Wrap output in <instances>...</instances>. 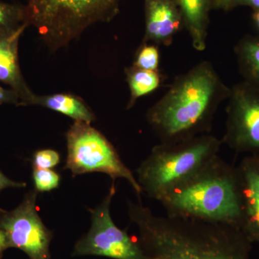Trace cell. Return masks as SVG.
Here are the masks:
<instances>
[{
	"label": "cell",
	"instance_id": "obj_1",
	"mask_svg": "<svg viewBox=\"0 0 259 259\" xmlns=\"http://www.w3.org/2000/svg\"><path fill=\"white\" fill-rule=\"evenodd\" d=\"M127 209L143 259H251L253 243L238 227L157 215L141 200Z\"/></svg>",
	"mask_w": 259,
	"mask_h": 259
},
{
	"label": "cell",
	"instance_id": "obj_2",
	"mask_svg": "<svg viewBox=\"0 0 259 259\" xmlns=\"http://www.w3.org/2000/svg\"><path fill=\"white\" fill-rule=\"evenodd\" d=\"M230 89L210 63H199L178 76L147 112V120L161 143L176 142L206 134Z\"/></svg>",
	"mask_w": 259,
	"mask_h": 259
},
{
	"label": "cell",
	"instance_id": "obj_3",
	"mask_svg": "<svg viewBox=\"0 0 259 259\" xmlns=\"http://www.w3.org/2000/svg\"><path fill=\"white\" fill-rule=\"evenodd\" d=\"M158 202L166 215L239 228L236 167L219 156L168 191Z\"/></svg>",
	"mask_w": 259,
	"mask_h": 259
},
{
	"label": "cell",
	"instance_id": "obj_4",
	"mask_svg": "<svg viewBox=\"0 0 259 259\" xmlns=\"http://www.w3.org/2000/svg\"><path fill=\"white\" fill-rule=\"evenodd\" d=\"M222 141L208 134L154 146L136 170L142 192L159 200L170 190L217 157Z\"/></svg>",
	"mask_w": 259,
	"mask_h": 259
},
{
	"label": "cell",
	"instance_id": "obj_5",
	"mask_svg": "<svg viewBox=\"0 0 259 259\" xmlns=\"http://www.w3.org/2000/svg\"><path fill=\"white\" fill-rule=\"evenodd\" d=\"M120 0H28L26 23L36 29L54 52L76 40L89 27L112 20Z\"/></svg>",
	"mask_w": 259,
	"mask_h": 259
},
{
	"label": "cell",
	"instance_id": "obj_6",
	"mask_svg": "<svg viewBox=\"0 0 259 259\" xmlns=\"http://www.w3.org/2000/svg\"><path fill=\"white\" fill-rule=\"evenodd\" d=\"M66 169L74 176L100 172L111 177L113 182L124 179L141 200L143 192L137 179L121 160L111 143L91 124L74 121L66 133Z\"/></svg>",
	"mask_w": 259,
	"mask_h": 259
},
{
	"label": "cell",
	"instance_id": "obj_7",
	"mask_svg": "<svg viewBox=\"0 0 259 259\" xmlns=\"http://www.w3.org/2000/svg\"><path fill=\"white\" fill-rule=\"evenodd\" d=\"M115 182L96 208L90 209L92 224L88 233L76 242L72 256L107 257L112 259H143L137 240L120 229L112 221L110 204L115 195Z\"/></svg>",
	"mask_w": 259,
	"mask_h": 259
},
{
	"label": "cell",
	"instance_id": "obj_8",
	"mask_svg": "<svg viewBox=\"0 0 259 259\" xmlns=\"http://www.w3.org/2000/svg\"><path fill=\"white\" fill-rule=\"evenodd\" d=\"M37 191H30L12 210L0 209V228L10 248L22 250L30 259H51L53 235L37 211Z\"/></svg>",
	"mask_w": 259,
	"mask_h": 259
},
{
	"label": "cell",
	"instance_id": "obj_9",
	"mask_svg": "<svg viewBox=\"0 0 259 259\" xmlns=\"http://www.w3.org/2000/svg\"><path fill=\"white\" fill-rule=\"evenodd\" d=\"M222 143L233 151L259 153V90L244 82L230 89Z\"/></svg>",
	"mask_w": 259,
	"mask_h": 259
},
{
	"label": "cell",
	"instance_id": "obj_10",
	"mask_svg": "<svg viewBox=\"0 0 259 259\" xmlns=\"http://www.w3.org/2000/svg\"><path fill=\"white\" fill-rule=\"evenodd\" d=\"M236 171L239 195V228L253 244L259 243V153L243 158Z\"/></svg>",
	"mask_w": 259,
	"mask_h": 259
},
{
	"label": "cell",
	"instance_id": "obj_11",
	"mask_svg": "<svg viewBox=\"0 0 259 259\" xmlns=\"http://www.w3.org/2000/svg\"><path fill=\"white\" fill-rule=\"evenodd\" d=\"M27 27L0 35V81L18 95L21 106L35 105L37 96L25 81L19 62V41Z\"/></svg>",
	"mask_w": 259,
	"mask_h": 259
},
{
	"label": "cell",
	"instance_id": "obj_12",
	"mask_svg": "<svg viewBox=\"0 0 259 259\" xmlns=\"http://www.w3.org/2000/svg\"><path fill=\"white\" fill-rule=\"evenodd\" d=\"M182 14L176 2L146 0V26L144 42L168 46L180 30Z\"/></svg>",
	"mask_w": 259,
	"mask_h": 259
},
{
	"label": "cell",
	"instance_id": "obj_13",
	"mask_svg": "<svg viewBox=\"0 0 259 259\" xmlns=\"http://www.w3.org/2000/svg\"><path fill=\"white\" fill-rule=\"evenodd\" d=\"M190 35L192 47L203 51L207 47L209 0H176Z\"/></svg>",
	"mask_w": 259,
	"mask_h": 259
},
{
	"label": "cell",
	"instance_id": "obj_14",
	"mask_svg": "<svg viewBox=\"0 0 259 259\" xmlns=\"http://www.w3.org/2000/svg\"><path fill=\"white\" fill-rule=\"evenodd\" d=\"M35 105H39L71 117L74 121L92 124L95 114L80 97L71 94L57 93L37 96Z\"/></svg>",
	"mask_w": 259,
	"mask_h": 259
},
{
	"label": "cell",
	"instance_id": "obj_15",
	"mask_svg": "<svg viewBox=\"0 0 259 259\" xmlns=\"http://www.w3.org/2000/svg\"><path fill=\"white\" fill-rule=\"evenodd\" d=\"M235 52L244 82L259 90V37L242 39Z\"/></svg>",
	"mask_w": 259,
	"mask_h": 259
},
{
	"label": "cell",
	"instance_id": "obj_16",
	"mask_svg": "<svg viewBox=\"0 0 259 259\" xmlns=\"http://www.w3.org/2000/svg\"><path fill=\"white\" fill-rule=\"evenodd\" d=\"M125 73L131 94L127 109L134 107L141 97L157 90L161 83V75L158 71L141 69L132 66L125 70Z\"/></svg>",
	"mask_w": 259,
	"mask_h": 259
},
{
	"label": "cell",
	"instance_id": "obj_17",
	"mask_svg": "<svg viewBox=\"0 0 259 259\" xmlns=\"http://www.w3.org/2000/svg\"><path fill=\"white\" fill-rule=\"evenodd\" d=\"M25 25H28L25 6L0 1V35L14 32Z\"/></svg>",
	"mask_w": 259,
	"mask_h": 259
},
{
	"label": "cell",
	"instance_id": "obj_18",
	"mask_svg": "<svg viewBox=\"0 0 259 259\" xmlns=\"http://www.w3.org/2000/svg\"><path fill=\"white\" fill-rule=\"evenodd\" d=\"M159 64V52L156 45L144 42L140 47L133 66L139 69L158 71Z\"/></svg>",
	"mask_w": 259,
	"mask_h": 259
},
{
	"label": "cell",
	"instance_id": "obj_19",
	"mask_svg": "<svg viewBox=\"0 0 259 259\" xmlns=\"http://www.w3.org/2000/svg\"><path fill=\"white\" fill-rule=\"evenodd\" d=\"M32 180L35 190L38 192H46L58 188L61 178L59 174L54 170L33 168Z\"/></svg>",
	"mask_w": 259,
	"mask_h": 259
},
{
	"label": "cell",
	"instance_id": "obj_20",
	"mask_svg": "<svg viewBox=\"0 0 259 259\" xmlns=\"http://www.w3.org/2000/svg\"><path fill=\"white\" fill-rule=\"evenodd\" d=\"M60 163V155L53 149H42L36 151L32 158V167L44 169H52Z\"/></svg>",
	"mask_w": 259,
	"mask_h": 259
},
{
	"label": "cell",
	"instance_id": "obj_21",
	"mask_svg": "<svg viewBox=\"0 0 259 259\" xmlns=\"http://www.w3.org/2000/svg\"><path fill=\"white\" fill-rule=\"evenodd\" d=\"M5 104L21 106L18 95L11 89H5L0 85V105Z\"/></svg>",
	"mask_w": 259,
	"mask_h": 259
},
{
	"label": "cell",
	"instance_id": "obj_22",
	"mask_svg": "<svg viewBox=\"0 0 259 259\" xmlns=\"http://www.w3.org/2000/svg\"><path fill=\"white\" fill-rule=\"evenodd\" d=\"M26 187L25 182H16L5 175L0 171V192L8 188H24Z\"/></svg>",
	"mask_w": 259,
	"mask_h": 259
},
{
	"label": "cell",
	"instance_id": "obj_23",
	"mask_svg": "<svg viewBox=\"0 0 259 259\" xmlns=\"http://www.w3.org/2000/svg\"><path fill=\"white\" fill-rule=\"evenodd\" d=\"M10 248L9 243H8V238L6 234L3 229L0 228V258L3 255L4 252L7 249Z\"/></svg>",
	"mask_w": 259,
	"mask_h": 259
},
{
	"label": "cell",
	"instance_id": "obj_24",
	"mask_svg": "<svg viewBox=\"0 0 259 259\" xmlns=\"http://www.w3.org/2000/svg\"><path fill=\"white\" fill-rule=\"evenodd\" d=\"M247 5L259 10V0H233V5Z\"/></svg>",
	"mask_w": 259,
	"mask_h": 259
},
{
	"label": "cell",
	"instance_id": "obj_25",
	"mask_svg": "<svg viewBox=\"0 0 259 259\" xmlns=\"http://www.w3.org/2000/svg\"><path fill=\"white\" fill-rule=\"evenodd\" d=\"M212 3L218 8L228 9L233 5V0H212Z\"/></svg>",
	"mask_w": 259,
	"mask_h": 259
},
{
	"label": "cell",
	"instance_id": "obj_26",
	"mask_svg": "<svg viewBox=\"0 0 259 259\" xmlns=\"http://www.w3.org/2000/svg\"><path fill=\"white\" fill-rule=\"evenodd\" d=\"M253 19H254L255 23H256L257 26L259 28V10L253 15Z\"/></svg>",
	"mask_w": 259,
	"mask_h": 259
},
{
	"label": "cell",
	"instance_id": "obj_27",
	"mask_svg": "<svg viewBox=\"0 0 259 259\" xmlns=\"http://www.w3.org/2000/svg\"><path fill=\"white\" fill-rule=\"evenodd\" d=\"M170 1L176 2V0H170ZM176 3H177V2H176Z\"/></svg>",
	"mask_w": 259,
	"mask_h": 259
}]
</instances>
